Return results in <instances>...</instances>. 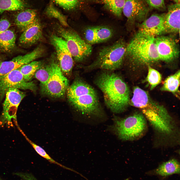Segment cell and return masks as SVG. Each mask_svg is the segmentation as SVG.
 <instances>
[{
  "mask_svg": "<svg viewBox=\"0 0 180 180\" xmlns=\"http://www.w3.org/2000/svg\"><path fill=\"white\" fill-rule=\"evenodd\" d=\"M94 83L102 91L106 106L112 112L118 114L126 110L130 104V92L120 75L114 71L102 70Z\"/></svg>",
  "mask_w": 180,
  "mask_h": 180,
  "instance_id": "cell-1",
  "label": "cell"
},
{
  "mask_svg": "<svg viewBox=\"0 0 180 180\" xmlns=\"http://www.w3.org/2000/svg\"><path fill=\"white\" fill-rule=\"evenodd\" d=\"M66 91L68 102L77 111L89 117L104 116V111L97 92L82 79L76 78Z\"/></svg>",
  "mask_w": 180,
  "mask_h": 180,
  "instance_id": "cell-2",
  "label": "cell"
},
{
  "mask_svg": "<svg viewBox=\"0 0 180 180\" xmlns=\"http://www.w3.org/2000/svg\"><path fill=\"white\" fill-rule=\"evenodd\" d=\"M155 38L137 32L126 44L124 62L134 69L158 62Z\"/></svg>",
  "mask_w": 180,
  "mask_h": 180,
  "instance_id": "cell-3",
  "label": "cell"
},
{
  "mask_svg": "<svg viewBox=\"0 0 180 180\" xmlns=\"http://www.w3.org/2000/svg\"><path fill=\"white\" fill-rule=\"evenodd\" d=\"M126 44L123 39L120 38L110 45L102 47L94 60L85 66V70L114 71L120 69L124 63Z\"/></svg>",
  "mask_w": 180,
  "mask_h": 180,
  "instance_id": "cell-4",
  "label": "cell"
},
{
  "mask_svg": "<svg viewBox=\"0 0 180 180\" xmlns=\"http://www.w3.org/2000/svg\"><path fill=\"white\" fill-rule=\"evenodd\" d=\"M113 120L110 130L122 140H133L138 138L142 135L146 128V119L140 113L124 118L114 116Z\"/></svg>",
  "mask_w": 180,
  "mask_h": 180,
  "instance_id": "cell-5",
  "label": "cell"
},
{
  "mask_svg": "<svg viewBox=\"0 0 180 180\" xmlns=\"http://www.w3.org/2000/svg\"><path fill=\"white\" fill-rule=\"evenodd\" d=\"M54 28L58 36L65 42L74 61L82 62L90 57L92 51V45L86 42L75 31L58 24Z\"/></svg>",
  "mask_w": 180,
  "mask_h": 180,
  "instance_id": "cell-6",
  "label": "cell"
},
{
  "mask_svg": "<svg viewBox=\"0 0 180 180\" xmlns=\"http://www.w3.org/2000/svg\"><path fill=\"white\" fill-rule=\"evenodd\" d=\"M130 104L140 109L148 120L160 116L169 124L173 125L172 118L166 108L153 100L147 92L139 87L136 86L134 88Z\"/></svg>",
  "mask_w": 180,
  "mask_h": 180,
  "instance_id": "cell-7",
  "label": "cell"
},
{
  "mask_svg": "<svg viewBox=\"0 0 180 180\" xmlns=\"http://www.w3.org/2000/svg\"><path fill=\"white\" fill-rule=\"evenodd\" d=\"M5 98L3 104V110L0 118V126L8 128L13 126L12 120L17 121L16 113L22 100L26 96L25 93L18 89L10 88L5 92Z\"/></svg>",
  "mask_w": 180,
  "mask_h": 180,
  "instance_id": "cell-8",
  "label": "cell"
},
{
  "mask_svg": "<svg viewBox=\"0 0 180 180\" xmlns=\"http://www.w3.org/2000/svg\"><path fill=\"white\" fill-rule=\"evenodd\" d=\"M50 63V76L46 83L41 86V92L42 94L52 97H62L64 95L69 86V81L64 76L57 62H53Z\"/></svg>",
  "mask_w": 180,
  "mask_h": 180,
  "instance_id": "cell-9",
  "label": "cell"
},
{
  "mask_svg": "<svg viewBox=\"0 0 180 180\" xmlns=\"http://www.w3.org/2000/svg\"><path fill=\"white\" fill-rule=\"evenodd\" d=\"M50 40L56 50L62 73L66 76H70L74 66V61L66 43L63 38L54 34L50 36Z\"/></svg>",
  "mask_w": 180,
  "mask_h": 180,
  "instance_id": "cell-10",
  "label": "cell"
},
{
  "mask_svg": "<svg viewBox=\"0 0 180 180\" xmlns=\"http://www.w3.org/2000/svg\"><path fill=\"white\" fill-rule=\"evenodd\" d=\"M10 88L33 91H35L37 88L34 82H26L24 80L19 68L0 77V96L2 98L4 96L6 90Z\"/></svg>",
  "mask_w": 180,
  "mask_h": 180,
  "instance_id": "cell-11",
  "label": "cell"
},
{
  "mask_svg": "<svg viewBox=\"0 0 180 180\" xmlns=\"http://www.w3.org/2000/svg\"><path fill=\"white\" fill-rule=\"evenodd\" d=\"M115 32L113 28L106 25L87 26L82 31L83 39L91 45L108 41L113 37Z\"/></svg>",
  "mask_w": 180,
  "mask_h": 180,
  "instance_id": "cell-12",
  "label": "cell"
},
{
  "mask_svg": "<svg viewBox=\"0 0 180 180\" xmlns=\"http://www.w3.org/2000/svg\"><path fill=\"white\" fill-rule=\"evenodd\" d=\"M149 10L144 0H126L122 12L127 19L128 25L136 22H142L147 16Z\"/></svg>",
  "mask_w": 180,
  "mask_h": 180,
  "instance_id": "cell-13",
  "label": "cell"
},
{
  "mask_svg": "<svg viewBox=\"0 0 180 180\" xmlns=\"http://www.w3.org/2000/svg\"><path fill=\"white\" fill-rule=\"evenodd\" d=\"M155 43L160 60L168 62L178 57L179 53L178 46L172 38L158 36L155 38Z\"/></svg>",
  "mask_w": 180,
  "mask_h": 180,
  "instance_id": "cell-14",
  "label": "cell"
},
{
  "mask_svg": "<svg viewBox=\"0 0 180 180\" xmlns=\"http://www.w3.org/2000/svg\"><path fill=\"white\" fill-rule=\"evenodd\" d=\"M44 51L42 46H39L31 52L23 56H18L10 60L2 62L0 68V77L40 57L44 54Z\"/></svg>",
  "mask_w": 180,
  "mask_h": 180,
  "instance_id": "cell-15",
  "label": "cell"
},
{
  "mask_svg": "<svg viewBox=\"0 0 180 180\" xmlns=\"http://www.w3.org/2000/svg\"><path fill=\"white\" fill-rule=\"evenodd\" d=\"M166 14H154L146 18L140 24L138 32L156 38L165 32L164 22Z\"/></svg>",
  "mask_w": 180,
  "mask_h": 180,
  "instance_id": "cell-16",
  "label": "cell"
},
{
  "mask_svg": "<svg viewBox=\"0 0 180 180\" xmlns=\"http://www.w3.org/2000/svg\"><path fill=\"white\" fill-rule=\"evenodd\" d=\"M42 36L41 24L36 18L26 29L23 32L19 38L21 44L26 46H31L39 41Z\"/></svg>",
  "mask_w": 180,
  "mask_h": 180,
  "instance_id": "cell-17",
  "label": "cell"
},
{
  "mask_svg": "<svg viewBox=\"0 0 180 180\" xmlns=\"http://www.w3.org/2000/svg\"><path fill=\"white\" fill-rule=\"evenodd\" d=\"M167 9L164 22L165 32L179 33L180 4L169 5Z\"/></svg>",
  "mask_w": 180,
  "mask_h": 180,
  "instance_id": "cell-18",
  "label": "cell"
},
{
  "mask_svg": "<svg viewBox=\"0 0 180 180\" xmlns=\"http://www.w3.org/2000/svg\"><path fill=\"white\" fill-rule=\"evenodd\" d=\"M15 16L14 22L18 28L23 32L37 18L36 10L30 9L21 10Z\"/></svg>",
  "mask_w": 180,
  "mask_h": 180,
  "instance_id": "cell-19",
  "label": "cell"
},
{
  "mask_svg": "<svg viewBox=\"0 0 180 180\" xmlns=\"http://www.w3.org/2000/svg\"><path fill=\"white\" fill-rule=\"evenodd\" d=\"M154 174L162 176H167L180 173V164L176 159H170L160 165L154 170Z\"/></svg>",
  "mask_w": 180,
  "mask_h": 180,
  "instance_id": "cell-20",
  "label": "cell"
},
{
  "mask_svg": "<svg viewBox=\"0 0 180 180\" xmlns=\"http://www.w3.org/2000/svg\"><path fill=\"white\" fill-rule=\"evenodd\" d=\"M16 36L14 32L8 29L0 34V51L10 52L14 50L16 45Z\"/></svg>",
  "mask_w": 180,
  "mask_h": 180,
  "instance_id": "cell-21",
  "label": "cell"
},
{
  "mask_svg": "<svg viewBox=\"0 0 180 180\" xmlns=\"http://www.w3.org/2000/svg\"><path fill=\"white\" fill-rule=\"evenodd\" d=\"M180 78V72L179 70L166 79L160 88L161 90L171 92L176 95L179 92Z\"/></svg>",
  "mask_w": 180,
  "mask_h": 180,
  "instance_id": "cell-22",
  "label": "cell"
},
{
  "mask_svg": "<svg viewBox=\"0 0 180 180\" xmlns=\"http://www.w3.org/2000/svg\"><path fill=\"white\" fill-rule=\"evenodd\" d=\"M40 61H33L24 64L19 68L24 80L29 82L34 75L36 72L43 65Z\"/></svg>",
  "mask_w": 180,
  "mask_h": 180,
  "instance_id": "cell-23",
  "label": "cell"
},
{
  "mask_svg": "<svg viewBox=\"0 0 180 180\" xmlns=\"http://www.w3.org/2000/svg\"><path fill=\"white\" fill-rule=\"evenodd\" d=\"M27 6L24 0H0V14L6 11L20 10Z\"/></svg>",
  "mask_w": 180,
  "mask_h": 180,
  "instance_id": "cell-24",
  "label": "cell"
},
{
  "mask_svg": "<svg viewBox=\"0 0 180 180\" xmlns=\"http://www.w3.org/2000/svg\"><path fill=\"white\" fill-rule=\"evenodd\" d=\"M16 126L18 130L24 137L26 140L32 146L35 151L39 155L52 163L56 164L64 168L73 171L74 172V170L61 164L54 160L47 153L45 150L42 148L40 146L37 145L30 140L24 134L22 130L20 127L18 125H17Z\"/></svg>",
  "mask_w": 180,
  "mask_h": 180,
  "instance_id": "cell-25",
  "label": "cell"
},
{
  "mask_svg": "<svg viewBox=\"0 0 180 180\" xmlns=\"http://www.w3.org/2000/svg\"><path fill=\"white\" fill-rule=\"evenodd\" d=\"M101 0L106 9L118 18H121L126 0Z\"/></svg>",
  "mask_w": 180,
  "mask_h": 180,
  "instance_id": "cell-26",
  "label": "cell"
},
{
  "mask_svg": "<svg viewBox=\"0 0 180 180\" xmlns=\"http://www.w3.org/2000/svg\"><path fill=\"white\" fill-rule=\"evenodd\" d=\"M148 69L146 80L150 86V90H152L160 83L162 75L157 70L150 66H147Z\"/></svg>",
  "mask_w": 180,
  "mask_h": 180,
  "instance_id": "cell-27",
  "label": "cell"
},
{
  "mask_svg": "<svg viewBox=\"0 0 180 180\" xmlns=\"http://www.w3.org/2000/svg\"><path fill=\"white\" fill-rule=\"evenodd\" d=\"M46 15L48 17L57 19L62 25L68 26V24L66 16L60 12L54 6L52 3L47 7L45 10Z\"/></svg>",
  "mask_w": 180,
  "mask_h": 180,
  "instance_id": "cell-28",
  "label": "cell"
},
{
  "mask_svg": "<svg viewBox=\"0 0 180 180\" xmlns=\"http://www.w3.org/2000/svg\"><path fill=\"white\" fill-rule=\"evenodd\" d=\"M52 67L50 62L42 66L35 72V78L40 82L41 86L44 85L48 80L50 76Z\"/></svg>",
  "mask_w": 180,
  "mask_h": 180,
  "instance_id": "cell-29",
  "label": "cell"
},
{
  "mask_svg": "<svg viewBox=\"0 0 180 180\" xmlns=\"http://www.w3.org/2000/svg\"><path fill=\"white\" fill-rule=\"evenodd\" d=\"M64 10L69 11L76 10L80 6L82 0H52Z\"/></svg>",
  "mask_w": 180,
  "mask_h": 180,
  "instance_id": "cell-30",
  "label": "cell"
},
{
  "mask_svg": "<svg viewBox=\"0 0 180 180\" xmlns=\"http://www.w3.org/2000/svg\"><path fill=\"white\" fill-rule=\"evenodd\" d=\"M150 7L160 10H164L166 7L164 0H144Z\"/></svg>",
  "mask_w": 180,
  "mask_h": 180,
  "instance_id": "cell-31",
  "label": "cell"
},
{
  "mask_svg": "<svg viewBox=\"0 0 180 180\" xmlns=\"http://www.w3.org/2000/svg\"><path fill=\"white\" fill-rule=\"evenodd\" d=\"M12 174L18 177L22 180H38L32 174L27 172H14Z\"/></svg>",
  "mask_w": 180,
  "mask_h": 180,
  "instance_id": "cell-32",
  "label": "cell"
},
{
  "mask_svg": "<svg viewBox=\"0 0 180 180\" xmlns=\"http://www.w3.org/2000/svg\"><path fill=\"white\" fill-rule=\"evenodd\" d=\"M11 25L9 20L6 18L0 19V34L8 30Z\"/></svg>",
  "mask_w": 180,
  "mask_h": 180,
  "instance_id": "cell-33",
  "label": "cell"
},
{
  "mask_svg": "<svg viewBox=\"0 0 180 180\" xmlns=\"http://www.w3.org/2000/svg\"><path fill=\"white\" fill-rule=\"evenodd\" d=\"M175 2L176 3L180 4V0H172Z\"/></svg>",
  "mask_w": 180,
  "mask_h": 180,
  "instance_id": "cell-34",
  "label": "cell"
},
{
  "mask_svg": "<svg viewBox=\"0 0 180 180\" xmlns=\"http://www.w3.org/2000/svg\"><path fill=\"white\" fill-rule=\"evenodd\" d=\"M2 62H1L0 60V68L1 66V63Z\"/></svg>",
  "mask_w": 180,
  "mask_h": 180,
  "instance_id": "cell-35",
  "label": "cell"
},
{
  "mask_svg": "<svg viewBox=\"0 0 180 180\" xmlns=\"http://www.w3.org/2000/svg\"><path fill=\"white\" fill-rule=\"evenodd\" d=\"M0 180H4L0 177Z\"/></svg>",
  "mask_w": 180,
  "mask_h": 180,
  "instance_id": "cell-36",
  "label": "cell"
}]
</instances>
